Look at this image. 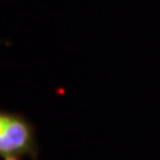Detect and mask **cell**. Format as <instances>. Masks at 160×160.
<instances>
[{
  "label": "cell",
  "mask_w": 160,
  "mask_h": 160,
  "mask_svg": "<svg viewBox=\"0 0 160 160\" xmlns=\"http://www.w3.org/2000/svg\"><path fill=\"white\" fill-rule=\"evenodd\" d=\"M6 160H16L15 156H9V158H6Z\"/></svg>",
  "instance_id": "cell-2"
},
{
  "label": "cell",
  "mask_w": 160,
  "mask_h": 160,
  "mask_svg": "<svg viewBox=\"0 0 160 160\" xmlns=\"http://www.w3.org/2000/svg\"><path fill=\"white\" fill-rule=\"evenodd\" d=\"M32 143L28 124L15 115L0 112V155L16 156L27 151Z\"/></svg>",
  "instance_id": "cell-1"
}]
</instances>
